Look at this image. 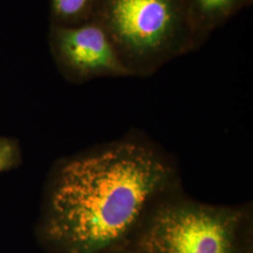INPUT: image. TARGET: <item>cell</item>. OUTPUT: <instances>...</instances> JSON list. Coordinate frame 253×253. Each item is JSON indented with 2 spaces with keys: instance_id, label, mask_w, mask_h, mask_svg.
Returning <instances> with one entry per match:
<instances>
[{
  "instance_id": "cell-7",
  "label": "cell",
  "mask_w": 253,
  "mask_h": 253,
  "mask_svg": "<svg viewBox=\"0 0 253 253\" xmlns=\"http://www.w3.org/2000/svg\"><path fill=\"white\" fill-rule=\"evenodd\" d=\"M19 161L17 145L6 138H0V172L13 168Z\"/></svg>"
},
{
  "instance_id": "cell-5",
  "label": "cell",
  "mask_w": 253,
  "mask_h": 253,
  "mask_svg": "<svg viewBox=\"0 0 253 253\" xmlns=\"http://www.w3.org/2000/svg\"><path fill=\"white\" fill-rule=\"evenodd\" d=\"M97 0H52L53 25L73 27L92 18Z\"/></svg>"
},
{
  "instance_id": "cell-4",
  "label": "cell",
  "mask_w": 253,
  "mask_h": 253,
  "mask_svg": "<svg viewBox=\"0 0 253 253\" xmlns=\"http://www.w3.org/2000/svg\"><path fill=\"white\" fill-rule=\"evenodd\" d=\"M50 44L54 59L71 80L130 75L120 62L108 37L96 22L73 27L52 26Z\"/></svg>"
},
{
  "instance_id": "cell-2",
  "label": "cell",
  "mask_w": 253,
  "mask_h": 253,
  "mask_svg": "<svg viewBox=\"0 0 253 253\" xmlns=\"http://www.w3.org/2000/svg\"><path fill=\"white\" fill-rule=\"evenodd\" d=\"M252 226V204H206L182 188L154 205L125 249L129 253H247Z\"/></svg>"
},
{
  "instance_id": "cell-6",
  "label": "cell",
  "mask_w": 253,
  "mask_h": 253,
  "mask_svg": "<svg viewBox=\"0 0 253 253\" xmlns=\"http://www.w3.org/2000/svg\"><path fill=\"white\" fill-rule=\"evenodd\" d=\"M236 2L237 0H189L187 9L191 20L195 15L203 22H214L227 15Z\"/></svg>"
},
{
  "instance_id": "cell-8",
  "label": "cell",
  "mask_w": 253,
  "mask_h": 253,
  "mask_svg": "<svg viewBox=\"0 0 253 253\" xmlns=\"http://www.w3.org/2000/svg\"><path fill=\"white\" fill-rule=\"evenodd\" d=\"M108 253H129L126 251L125 248L123 249H119V250H116V251H113V252H110Z\"/></svg>"
},
{
  "instance_id": "cell-3",
  "label": "cell",
  "mask_w": 253,
  "mask_h": 253,
  "mask_svg": "<svg viewBox=\"0 0 253 253\" xmlns=\"http://www.w3.org/2000/svg\"><path fill=\"white\" fill-rule=\"evenodd\" d=\"M93 14L130 75L177 52L190 24L185 0H97Z\"/></svg>"
},
{
  "instance_id": "cell-1",
  "label": "cell",
  "mask_w": 253,
  "mask_h": 253,
  "mask_svg": "<svg viewBox=\"0 0 253 253\" xmlns=\"http://www.w3.org/2000/svg\"><path fill=\"white\" fill-rule=\"evenodd\" d=\"M182 188L172 156L131 130L55 167L46 201L44 239L57 253L123 249L154 205Z\"/></svg>"
}]
</instances>
